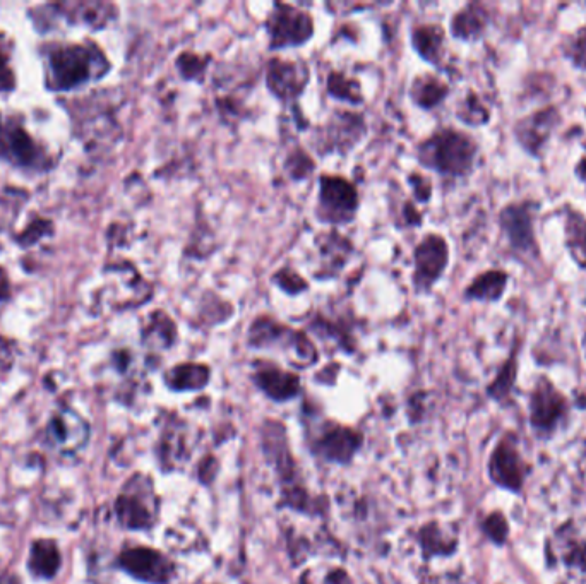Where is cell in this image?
I'll use <instances>...</instances> for the list:
<instances>
[{"label": "cell", "instance_id": "44", "mask_svg": "<svg viewBox=\"0 0 586 584\" xmlns=\"http://www.w3.org/2000/svg\"><path fill=\"white\" fill-rule=\"evenodd\" d=\"M52 223L47 220H36L31 223L30 227L24 230L23 235L18 237L19 244L23 245H33L38 242V240L43 239L45 235H50L52 232Z\"/></svg>", "mask_w": 586, "mask_h": 584}, {"label": "cell", "instance_id": "41", "mask_svg": "<svg viewBox=\"0 0 586 584\" xmlns=\"http://www.w3.org/2000/svg\"><path fill=\"white\" fill-rule=\"evenodd\" d=\"M484 530L487 538L496 545H504L508 540L509 526L508 521L501 513H492L489 518L484 521Z\"/></svg>", "mask_w": 586, "mask_h": 584}, {"label": "cell", "instance_id": "51", "mask_svg": "<svg viewBox=\"0 0 586 584\" xmlns=\"http://www.w3.org/2000/svg\"><path fill=\"white\" fill-rule=\"evenodd\" d=\"M581 346H583V353H585V360H586V331L583 334V338H581Z\"/></svg>", "mask_w": 586, "mask_h": 584}, {"label": "cell", "instance_id": "4", "mask_svg": "<svg viewBox=\"0 0 586 584\" xmlns=\"http://www.w3.org/2000/svg\"><path fill=\"white\" fill-rule=\"evenodd\" d=\"M540 203L533 199L513 201L503 206L497 215V223L501 228L509 249L515 256L530 261H540V244L537 237V213Z\"/></svg>", "mask_w": 586, "mask_h": 584}, {"label": "cell", "instance_id": "52", "mask_svg": "<svg viewBox=\"0 0 586 584\" xmlns=\"http://www.w3.org/2000/svg\"><path fill=\"white\" fill-rule=\"evenodd\" d=\"M581 305H583V307L586 309V295L583 297V300H581Z\"/></svg>", "mask_w": 586, "mask_h": 584}, {"label": "cell", "instance_id": "3", "mask_svg": "<svg viewBox=\"0 0 586 584\" xmlns=\"http://www.w3.org/2000/svg\"><path fill=\"white\" fill-rule=\"evenodd\" d=\"M247 346L252 350L282 352L287 362L297 369L317 364L319 352L307 333L293 329L271 314H259L247 331Z\"/></svg>", "mask_w": 586, "mask_h": 584}, {"label": "cell", "instance_id": "28", "mask_svg": "<svg viewBox=\"0 0 586 584\" xmlns=\"http://www.w3.org/2000/svg\"><path fill=\"white\" fill-rule=\"evenodd\" d=\"M408 93L417 107L431 112L446 102V98L451 93V86L436 74L425 72L413 79Z\"/></svg>", "mask_w": 586, "mask_h": 584}, {"label": "cell", "instance_id": "30", "mask_svg": "<svg viewBox=\"0 0 586 584\" xmlns=\"http://www.w3.org/2000/svg\"><path fill=\"white\" fill-rule=\"evenodd\" d=\"M309 331L324 341H331L341 352L353 353L357 350V340L353 336L352 328L345 322L329 319L324 314H316L309 321Z\"/></svg>", "mask_w": 586, "mask_h": 584}, {"label": "cell", "instance_id": "14", "mask_svg": "<svg viewBox=\"0 0 586 584\" xmlns=\"http://www.w3.org/2000/svg\"><path fill=\"white\" fill-rule=\"evenodd\" d=\"M266 88L271 95L285 105H295L304 95L307 84L311 81V69L304 60L280 59L271 57L264 69Z\"/></svg>", "mask_w": 586, "mask_h": 584}, {"label": "cell", "instance_id": "22", "mask_svg": "<svg viewBox=\"0 0 586 584\" xmlns=\"http://www.w3.org/2000/svg\"><path fill=\"white\" fill-rule=\"evenodd\" d=\"M492 23V14L489 7L480 2H468L455 12L449 21V31L455 40L460 42H479L489 31Z\"/></svg>", "mask_w": 586, "mask_h": 584}, {"label": "cell", "instance_id": "11", "mask_svg": "<svg viewBox=\"0 0 586 584\" xmlns=\"http://www.w3.org/2000/svg\"><path fill=\"white\" fill-rule=\"evenodd\" d=\"M451 259L448 240L439 233H429L413 249L412 287L415 293L427 295L441 281Z\"/></svg>", "mask_w": 586, "mask_h": 584}, {"label": "cell", "instance_id": "20", "mask_svg": "<svg viewBox=\"0 0 586 584\" xmlns=\"http://www.w3.org/2000/svg\"><path fill=\"white\" fill-rule=\"evenodd\" d=\"M314 247L317 254V268L314 269L316 280H331L340 276L355 252L352 240L336 228L317 233Z\"/></svg>", "mask_w": 586, "mask_h": 584}, {"label": "cell", "instance_id": "45", "mask_svg": "<svg viewBox=\"0 0 586 584\" xmlns=\"http://www.w3.org/2000/svg\"><path fill=\"white\" fill-rule=\"evenodd\" d=\"M422 223H424V215L420 213L417 204L413 201H405L401 208V227L417 228L422 227Z\"/></svg>", "mask_w": 586, "mask_h": 584}, {"label": "cell", "instance_id": "13", "mask_svg": "<svg viewBox=\"0 0 586 584\" xmlns=\"http://www.w3.org/2000/svg\"><path fill=\"white\" fill-rule=\"evenodd\" d=\"M530 424L539 436H551L568 415V400L547 376H540L530 394Z\"/></svg>", "mask_w": 586, "mask_h": 584}, {"label": "cell", "instance_id": "31", "mask_svg": "<svg viewBox=\"0 0 586 584\" xmlns=\"http://www.w3.org/2000/svg\"><path fill=\"white\" fill-rule=\"evenodd\" d=\"M69 11L74 23L88 24L93 30H103L115 18V6L107 2H78V4H57Z\"/></svg>", "mask_w": 586, "mask_h": 584}, {"label": "cell", "instance_id": "18", "mask_svg": "<svg viewBox=\"0 0 586 584\" xmlns=\"http://www.w3.org/2000/svg\"><path fill=\"white\" fill-rule=\"evenodd\" d=\"M0 158L16 167L40 168L45 160L40 146L21 124L0 115Z\"/></svg>", "mask_w": 586, "mask_h": 584}, {"label": "cell", "instance_id": "26", "mask_svg": "<svg viewBox=\"0 0 586 584\" xmlns=\"http://www.w3.org/2000/svg\"><path fill=\"white\" fill-rule=\"evenodd\" d=\"M563 242L571 261L586 271V216L571 204L563 208Z\"/></svg>", "mask_w": 586, "mask_h": 584}, {"label": "cell", "instance_id": "49", "mask_svg": "<svg viewBox=\"0 0 586 584\" xmlns=\"http://www.w3.org/2000/svg\"><path fill=\"white\" fill-rule=\"evenodd\" d=\"M9 297V280H7L6 271L0 268V300Z\"/></svg>", "mask_w": 586, "mask_h": 584}, {"label": "cell", "instance_id": "25", "mask_svg": "<svg viewBox=\"0 0 586 584\" xmlns=\"http://www.w3.org/2000/svg\"><path fill=\"white\" fill-rule=\"evenodd\" d=\"M412 47L420 59L434 67H443L446 59V31L437 23L413 26Z\"/></svg>", "mask_w": 586, "mask_h": 584}, {"label": "cell", "instance_id": "38", "mask_svg": "<svg viewBox=\"0 0 586 584\" xmlns=\"http://www.w3.org/2000/svg\"><path fill=\"white\" fill-rule=\"evenodd\" d=\"M283 172L293 182H302L316 172V161L312 160V156L304 148L297 146L290 149L288 155L285 156Z\"/></svg>", "mask_w": 586, "mask_h": 584}, {"label": "cell", "instance_id": "36", "mask_svg": "<svg viewBox=\"0 0 586 584\" xmlns=\"http://www.w3.org/2000/svg\"><path fill=\"white\" fill-rule=\"evenodd\" d=\"M211 54H198L191 50H184L175 59V69L179 72L180 78L187 83L203 84L210 69Z\"/></svg>", "mask_w": 586, "mask_h": 584}, {"label": "cell", "instance_id": "33", "mask_svg": "<svg viewBox=\"0 0 586 584\" xmlns=\"http://www.w3.org/2000/svg\"><path fill=\"white\" fill-rule=\"evenodd\" d=\"M520 348L521 343L515 341V346L509 353V357L504 360V364L501 365L496 379L489 384L487 394L491 396L492 400L503 403L504 400H508L509 394L515 388L516 377H518V353H520Z\"/></svg>", "mask_w": 586, "mask_h": 584}, {"label": "cell", "instance_id": "7", "mask_svg": "<svg viewBox=\"0 0 586 584\" xmlns=\"http://www.w3.org/2000/svg\"><path fill=\"white\" fill-rule=\"evenodd\" d=\"M367 134L364 115L336 108L323 126L312 134L311 146L317 155H348Z\"/></svg>", "mask_w": 586, "mask_h": 584}, {"label": "cell", "instance_id": "42", "mask_svg": "<svg viewBox=\"0 0 586 584\" xmlns=\"http://www.w3.org/2000/svg\"><path fill=\"white\" fill-rule=\"evenodd\" d=\"M583 542L585 540H580L575 535L566 540L563 557L568 566L586 567V543Z\"/></svg>", "mask_w": 586, "mask_h": 584}, {"label": "cell", "instance_id": "10", "mask_svg": "<svg viewBox=\"0 0 586 584\" xmlns=\"http://www.w3.org/2000/svg\"><path fill=\"white\" fill-rule=\"evenodd\" d=\"M264 446L273 447V451L268 449L270 456H275L276 468L280 473L282 480V506L292 507L297 511H307L309 509V494L305 492L300 477L295 470V463L290 458L285 441V430L282 425L276 422H268L264 425Z\"/></svg>", "mask_w": 586, "mask_h": 584}, {"label": "cell", "instance_id": "19", "mask_svg": "<svg viewBox=\"0 0 586 584\" xmlns=\"http://www.w3.org/2000/svg\"><path fill=\"white\" fill-rule=\"evenodd\" d=\"M362 442L364 437L357 430L328 422L321 425L317 436L312 439V453L331 463L345 465L359 453Z\"/></svg>", "mask_w": 586, "mask_h": 584}, {"label": "cell", "instance_id": "8", "mask_svg": "<svg viewBox=\"0 0 586 584\" xmlns=\"http://www.w3.org/2000/svg\"><path fill=\"white\" fill-rule=\"evenodd\" d=\"M271 50L304 47L314 36L316 26L311 12L285 2H275L268 18L264 21Z\"/></svg>", "mask_w": 586, "mask_h": 584}, {"label": "cell", "instance_id": "46", "mask_svg": "<svg viewBox=\"0 0 586 584\" xmlns=\"http://www.w3.org/2000/svg\"><path fill=\"white\" fill-rule=\"evenodd\" d=\"M14 365V346L11 341L0 338V377L7 376Z\"/></svg>", "mask_w": 586, "mask_h": 584}, {"label": "cell", "instance_id": "47", "mask_svg": "<svg viewBox=\"0 0 586 584\" xmlns=\"http://www.w3.org/2000/svg\"><path fill=\"white\" fill-rule=\"evenodd\" d=\"M14 86L11 69H9V60L6 54L0 50V90H11Z\"/></svg>", "mask_w": 586, "mask_h": 584}, {"label": "cell", "instance_id": "5", "mask_svg": "<svg viewBox=\"0 0 586 584\" xmlns=\"http://www.w3.org/2000/svg\"><path fill=\"white\" fill-rule=\"evenodd\" d=\"M115 516L126 530H151L158 519V497L153 482L136 473L127 480L115 501Z\"/></svg>", "mask_w": 586, "mask_h": 584}, {"label": "cell", "instance_id": "39", "mask_svg": "<svg viewBox=\"0 0 586 584\" xmlns=\"http://www.w3.org/2000/svg\"><path fill=\"white\" fill-rule=\"evenodd\" d=\"M561 54L575 69L586 72V26H581L575 33L564 36Z\"/></svg>", "mask_w": 586, "mask_h": 584}, {"label": "cell", "instance_id": "16", "mask_svg": "<svg viewBox=\"0 0 586 584\" xmlns=\"http://www.w3.org/2000/svg\"><path fill=\"white\" fill-rule=\"evenodd\" d=\"M527 475L528 466L523 461L516 437L513 434H506L492 451L489 477L501 489L521 492Z\"/></svg>", "mask_w": 586, "mask_h": 584}, {"label": "cell", "instance_id": "34", "mask_svg": "<svg viewBox=\"0 0 586 584\" xmlns=\"http://www.w3.org/2000/svg\"><path fill=\"white\" fill-rule=\"evenodd\" d=\"M328 95L340 102L348 103L352 107L364 105V91L357 79L348 78L347 74L340 71H331L326 79Z\"/></svg>", "mask_w": 586, "mask_h": 584}, {"label": "cell", "instance_id": "17", "mask_svg": "<svg viewBox=\"0 0 586 584\" xmlns=\"http://www.w3.org/2000/svg\"><path fill=\"white\" fill-rule=\"evenodd\" d=\"M129 576L148 584H168L174 579V562L167 555L150 547H131L117 561Z\"/></svg>", "mask_w": 586, "mask_h": 584}, {"label": "cell", "instance_id": "50", "mask_svg": "<svg viewBox=\"0 0 586 584\" xmlns=\"http://www.w3.org/2000/svg\"><path fill=\"white\" fill-rule=\"evenodd\" d=\"M0 584H21V579L14 573L0 574Z\"/></svg>", "mask_w": 586, "mask_h": 584}, {"label": "cell", "instance_id": "2", "mask_svg": "<svg viewBox=\"0 0 586 584\" xmlns=\"http://www.w3.org/2000/svg\"><path fill=\"white\" fill-rule=\"evenodd\" d=\"M108 71L110 62L95 43L60 45L48 54L47 81L55 91L72 90L102 79Z\"/></svg>", "mask_w": 586, "mask_h": 584}, {"label": "cell", "instance_id": "6", "mask_svg": "<svg viewBox=\"0 0 586 584\" xmlns=\"http://www.w3.org/2000/svg\"><path fill=\"white\" fill-rule=\"evenodd\" d=\"M360 208V196L357 185L341 175L324 173L319 177L317 192V221L343 227L357 218Z\"/></svg>", "mask_w": 586, "mask_h": 584}, {"label": "cell", "instance_id": "21", "mask_svg": "<svg viewBox=\"0 0 586 584\" xmlns=\"http://www.w3.org/2000/svg\"><path fill=\"white\" fill-rule=\"evenodd\" d=\"M252 382L276 403L293 400L300 393V377L271 362H258L254 365Z\"/></svg>", "mask_w": 586, "mask_h": 584}, {"label": "cell", "instance_id": "43", "mask_svg": "<svg viewBox=\"0 0 586 584\" xmlns=\"http://www.w3.org/2000/svg\"><path fill=\"white\" fill-rule=\"evenodd\" d=\"M408 185L412 187L413 197L417 204H427L432 197V182L422 173H408Z\"/></svg>", "mask_w": 586, "mask_h": 584}, {"label": "cell", "instance_id": "1", "mask_svg": "<svg viewBox=\"0 0 586 584\" xmlns=\"http://www.w3.org/2000/svg\"><path fill=\"white\" fill-rule=\"evenodd\" d=\"M480 146L472 134L443 127L417 144V160L443 179H467L479 160Z\"/></svg>", "mask_w": 586, "mask_h": 584}, {"label": "cell", "instance_id": "23", "mask_svg": "<svg viewBox=\"0 0 586 584\" xmlns=\"http://www.w3.org/2000/svg\"><path fill=\"white\" fill-rule=\"evenodd\" d=\"M177 341L179 328L174 317L165 310H153L141 329V343L150 352H167L177 345Z\"/></svg>", "mask_w": 586, "mask_h": 584}, {"label": "cell", "instance_id": "12", "mask_svg": "<svg viewBox=\"0 0 586 584\" xmlns=\"http://www.w3.org/2000/svg\"><path fill=\"white\" fill-rule=\"evenodd\" d=\"M563 115L556 105L533 110L530 114L516 120L513 126V138L516 144L532 158H544L545 148L551 143L554 132L561 126Z\"/></svg>", "mask_w": 586, "mask_h": 584}, {"label": "cell", "instance_id": "15", "mask_svg": "<svg viewBox=\"0 0 586 584\" xmlns=\"http://www.w3.org/2000/svg\"><path fill=\"white\" fill-rule=\"evenodd\" d=\"M90 439V425L72 408L62 406L48 420L45 442L60 456L79 453Z\"/></svg>", "mask_w": 586, "mask_h": 584}, {"label": "cell", "instance_id": "32", "mask_svg": "<svg viewBox=\"0 0 586 584\" xmlns=\"http://www.w3.org/2000/svg\"><path fill=\"white\" fill-rule=\"evenodd\" d=\"M420 549L424 557L453 554L456 550V537L444 530L439 523H429L419 531Z\"/></svg>", "mask_w": 586, "mask_h": 584}, {"label": "cell", "instance_id": "48", "mask_svg": "<svg viewBox=\"0 0 586 584\" xmlns=\"http://www.w3.org/2000/svg\"><path fill=\"white\" fill-rule=\"evenodd\" d=\"M576 179L580 180L586 192V155L581 156L580 160L576 161L575 168H573Z\"/></svg>", "mask_w": 586, "mask_h": 584}, {"label": "cell", "instance_id": "35", "mask_svg": "<svg viewBox=\"0 0 586 584\" xmlns=\"http://www.w3.org/2000/svg\"><path fill=\"white\" fill-rule=\"evenodd\" d=\"M456 119L460 120L461 124H465V126L484 127L491 122V108L485 105L479 93L470 90L456 105Z\"/></svg>", "mask_w": 586, "mask_h": 584}, {"label": "cell", "instance_id": "24", "mask_svg": "<svg viewBox=\"0 0 586 584\" xmlns=\"http://www.w3.org/2000/svg\"><path fill=\"white\" fill-rule=\"evenodd\" d=\"M511 275L504 269H487L475 276L463 292V298L468 302H482V304H499L508 292Z\"/></svg>", "mask_w": 586, "mask_h": 584}, {"label": "cell", "instance_id": "40", "mask_svg": "<svg viewBox=\"0 0 586 584\" xmlns=\"http://www.w3.org/2000/svg\"><path fill=\"white\" fill-rule=\"evenodd\" d=\"M271 283H273L278 290H282L283 293L292 295V297L309 290V281L305 280L304 276L300 275L299 271H295L293 268H288V266L276 269L273 276H271Z\"/></svg>", "mask_w": 586, "mask_h": 584}, {"label": "cell", "instance_id": "27", "mask_svg": "<svg viewBox=\"0 0 586 584\" xmlns=\"http://www.w3.org/2000/svg\"><path fill=\"white\" fill-rule=\"evenodd\" d=\"M168 389L175 393H192L206 388L211 381V369L201 362H182L163 374Z\"/></svg>", "mask_w": 586, "mask_h": 584}, {"label": "cell", "instance_id": "29", "mask_svg": "<svg viewBox=\"0 0 586 584\" xmlns=\"http://www.w3.org/2000/svg\"><path fill=\"white\" fill-rule=\"evenodd\" d=\"M62 557L55 540H35L31 543L28 569L35 578L52 579L59 573Z\"/></svg>", "mask_w": 586, "mask_h": 584}, {"label": "cell", "instance_id": "9", "mask_svg": "<svg viewBox=\"0 0 586 584\" xmlns=\"http://www.w3.org/2000/svg\"><path fill=\"white\" fill-rule=\"evenodd\" d=\"M107 304L115 310L136 309L148 304L155 287L143 278L134 264L120 261L105 269Z\"/></svg>", "mask_w": 586, "mask_h": 584}, {"label": "cell", "instance_id": "37", "mask_svg": "<svg viewBox=\"0 0 586 584\" xmlns=\"http://www.w3.org/2000/svg\"><path fill=\"white\" fill-rule=\"evenodd\" d=\"M234 312V305L220 295H216L215 292L204 293L201 304H199V319L211 328L227 322L230 317L234 316Z\"/></svg>", "mask_w": 586, "mask_h": 584}]
</instances>
